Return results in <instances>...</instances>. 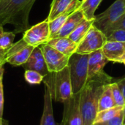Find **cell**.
Instances as JSON below:
<instances>
[{
    "mask_svg": "<svg viewBox=\"0 0 125 125\" xmlns=\"http://www.w3.org/2000/svg\"><path fill=\"white\" fill-rule=\"evenodd\" d=\"M103 0H83L79 7V10L83 12L86 20H94V12L97 9Z\"/></svg>",
    "mask_w": 125,
    "mask_h": 125,
    "instance_id": "20",
    "label": "cell"
},
{
    "mask_svg": "<svg viewBox=\"0 0 125 125\" xmlns=\"http://www.w3.org/2000/svg\"><path fill=\"white\" fill-rule=\"evenodd\" d=\"M123 114H124V125H125V105L123 108Z\"/></svg>",
    "mask_w": 125,
    "mask_h": 125,
    "instance_id": "34",
    "label": "cell"
},
{
    "mask_svg": "<svg viewBox=\"0 0 125 125\" xmlns=\"http://www.w3.org/2000/svg\"><path fill=\"white\" fill-rule=\"evenodd\" d=\"M81 4L80 0H53L47 20L51 21L65 12L72 13L79 8Z\"/></svg>",
    "mask_w": 125,
    "mask_h": 125,
    "instance_id": "11",
    "label": "cell"
},
{
    "mask_svg": "<svg viewBox=\"0 0 125 125\" xmlns=\"http://www.w3.org/2000/svg\"><path fill=\"white\" fill-rule=\"evenodd\" d=\"M52 97L48 89L45 87L44 105L40 125H57L53 116Z\"/></svg>",
    "mask_w": 125,
    "mask_h": 125,
    "instance_id": "17",
    "label": "cell"
},
{
    "mask_svg": "<svg viewBox=\"0 0 125 125\" xmlns=\"http://www.w3.org/2000/svg\"><path fill=\"white\" fill-rule=\"evenodd\" d=\"M0 125H7V122L3 120V119H0Z\"/></svg>",
    "mask_w": 125,
    "mask_h": 125,
    "instance_id": "33",
    "label": "cell"
},
{
    "mask_svg": "<svg viewBox=\"0 0 125 125\" xmlns=\"http://www.w3.org/2000/svg\"><path fill=\"white\" fill-rule=\"evenodd\" d=\"M116 83H117L119 87L120 88V89L122 90V93H123V95H124V97H125V76L124 78H122L118 80V81H116Z\"/></svg>",
    "mask_w": 125,
    "mask_h": 125,
    "instance_id": "30",
    "label": "cell"
},
{
    "mask_svg": "<svg viewBox=\"0 0 125 125\" xmlns=\"http://www.w3.org/2000/svg\"><path fill=\"white\" fill-rule=\"evenodd\" d=\"M46 43L68 56H71L74 53H75L78 47V44L72 41L69 37L52 38Z\"/></svg>",
    "mask_w": 125,
    "mask_h": 125,
    "instance_id": "16",
    "label": "cell"
},
{
    "mask_svg": "<svg viewBox=\"0 0 125 125\" xmlns=\"http://www.w3.org/2000/svg\"><path fill=\"white\" fill-rule=\"evenodd\" d=\"M111 83L108 84L105 87L103 92L101 94V97L99 100V104H98V112L104 111V110H107L109 108H112L116 106L112 92H111V89L110 86Z\"/></svg>",
    "mask_w": 125,
    "mask_h": 125,
    "instance_id": "19",
    "label": "cell"
},
{
    "mask_svg": "<svg viewBox=\"0 0 125 125\" xmlns=\"http://www.w3.org/2000/svg\"><path fill=\"white\" fill-rule=\"evenodd\" d=\"M85 18L83 12L81 10L78 9L77 10L72 12L66 20L64 26L60 29V31L56 34L53 37H68L71 32L77 27V26Z\"/></svg>",
    "mask_w": 125,
    "mask_h": 125,
    "instance_id": "15",
    "label": "cell"
},
{
    "mask_svg": "<svg viewBox=\"0 0 125 125\" xmlns=\"http://www.w3.org/2000/svg\"><path fill=\"white\" fill-rule=\"evenodd\" d=\"M45 87H46L52 97V100L64 103L73 96L72 85L68 66L59 72L49 73L43 78Z\"/></svg>",
    "mask_w": 125,
    "mask_h": 125,
    "instance_id": "3",
    "label": "cell"
},
{
    "mask_svg": "<svg viewBox=\"0 0 125 125\" xmlns=\"http://www.w3.org/2000/svg\"><path fill=\"white\" fill-rule=\"evenodd\" d=\"M113 78L104 71L89 78L80 92V108L82 125H94L98 113V104L105 87L112 83Z\"/></svg>",
    "mask_w": 125,
    "mask_h": 125,
    "instance_id": "1",
    "label": "cell"
},
{
    "mask_svg": "<svg viewBox=\"0 0 125 125\" xmlns=\"http://www.w3.org/2000/svg\"><path fill=\"white\" fill-rule=\"evenodd\" d=\"M109 61L105 56L102 49L89 54L88 79L103 72L104 67Z\"/></svg>",
    "mask_w": 125,
    "mask_h": 125,
    "instance_id": "14",
    "label": "cell"
},
{
    "mask_svg": "<svg viewBox=\"0 0 125 125\" xmlns=\"http://www.w3.org/2000/svg\"><path fill=\"white\" fill-rule=\"evenodd\" d=\"M115 29H125V13L116 21L115 22L113 25H111L105 32H108L112 30H115Z\"/></svg>",
    "mask_w": 125,
    "mask_h": 125,
    "instance_id": "28",
    "label": "cell"
},
{
    "mask_svg": "<svg viewBox=\"0 0 125 125\" xmlns=\"http://www.w3.org/2000/svg\"><path fill=\"white\" fill-rule=\"evenodd\" d=\"M36 0H0V26H14V33L29 29V16Z\"/></svg>",
    "mask_w": 125,
    "mask_h": 125,
    "instance_id": "2",
    "label": "cell"
},
{
    "mask_svg": "<svg viewBox=\"0 0 125 125\" xmlns=\"http://www.w3.org/2000/svg\"></svg>",
    "mask_w": 125,
    "mask_h": 125,
    "instance_id": "38",
    "label": "cell"
},
{
    "mask_svg": "<svg viewBox=\"0 0 125 125\" xmlns=\"http://www.w3.org/2000/svg\"><path fill=\"white\" fill-rule=\"evenodd\" d=\"M111 92L116 103V106H122L124 107L125 105V100L123 95V93L122 92V90L120 89V88L119 87L118 84L116 82H112L111 84Z\"/></svg>",
    "mask_w": 125,
    "mask_h": 125,
    "instance_id": "24",
    "label": "cell"
},
{
    "mask_svg": "<svg viewBox=\"0 0 125 125\" xmlns=\"http://www.w3.org/2000/svg\"><path fill=\"white\" fill-rule=\"evenodd\" d=\"M4 73V65H1V66H0V84L2 83V79H3Z\"/></svg>",
    "mask_w": 125,
    "mask_h": 125,
    "instance_id": "32",
    "label": "cell"
},
{
    "mask_svg": "<svg viewBox=\"0 0 125 125\" xmlns=\"http://www.w3.org/2000/svg\"><path fill=\"white\" fill-rule=\"evenodd\" d=\"M4 31V29H3V26H0V34L2 33Z\"/></svg>",
    "mask_w": 125,
    "mask_h": 125,
    "instance_id": "35",
    "label": "cell"
},
{
    "mask_svg": "<svg viewBox=\"0 0 125 125\" xmlns=\"http://www.w3.org/2000/svg\"><path fill=\"white\" fill-rule=\"evenodd\" d=\"M49 73H56L62 70L68 65L70 56L59 52L47 43L40 45Z\"/></svg>",
    "mask_w": 125,
    "mask_h": 125,
    "instance_id": "9",
    "label": "cell"
},
{
    "mask_svg": "<svg viewBox=\"0 0 125 125\" xmlns=\"http://www.w3.org/2000/svg\"><path fill=\"white\" fill-rule=\"evenodd\" d=\"M123 108L124 107L122 106H115L112 108H109L98 112L94 119V125L106 122L111 120V119L115 117L120 111H122L123 110Z\"/></svg>",
    "mask_w": 125,
    "mask_h": 125,
    "instance_id": "21",
    "label": "cell"
},
{
    "mask_svg": "<svg viewBox=\"0 0 125 125\" xmlns=\"http://www.w3.org/2000/svg\"><path fill=\"white\" fill-rule=\"evenodd\" d=\"M71 13L65 12L63 13L58 17H56L55 19L49 21V29H50V39L53 38L56 34L60 31V29L64 26L66 20L67 19L68 16Z\"/></svg>",
    "mask_w": 125,
    "mask_h": 125,
    "instance_id": "22",
    "label": "cell"
},
{
    "mask_svg": "<svg viewBox=\"0 0 125 125\" xmlns=\"http://www.w3.org/2000/svg\"><path fill=\"white\" fill-rule=\"evenodd\" d=\"M94 20H86L84 18L78 26L77 27L71 32V34L69 35V38L75 42L76 44H78L82 39L85 37V35L87 34L92 26L94 24Z\"/></svg>",
    "mask_w": 125,
    "mask_h": 125,
    "instance_id": "18",
    "label": "cell"
},
{
    "mask_svg": "<svg viewBox=\"0 0 125 125\" xmlns=\"http://www.w3.org/2000/svg\"><path fill=\"white\" fill-rule=\"evenodd\" d=\"M15 33L12 31H3L0 34V48L7 49L13 45Z\"/></svg>",
    "mask_w": 125,
    "mask_h": 125,
    "instance_id": "25",
    "label": "cell"
},
{
    "mask_svg": "<svg viewBox=\"0 0 125 125\" xmlns=\"http://www.w3.org/2000/svg\"><path fill=\"white\" fill-rule=\"evenodd\" d=\"M34 47L28 45L22 38L9 48L6 53L5 63L12 66H22L30 56Z\"/></svg>",
    "mask_w": 125,
    "mask_h": 125,
    "instance_id": "8",
    "label": "cell"
},
{
    "mask_svg": "<svg viewBox=\"0 0 125 125\" xmlns=\"http://www.w3.org/2000/svg\"><path fill=\"white\" fill-rule=\"evenodd\" d=\"M7 49L0 48V66L4 65L5 64V56Z\"/></svg>",
    "mask_w": 125,
    "mask_h": 125,
    "instance_id": "31",
    "label": "cell"
},
{
    "mask_svg": "<svg viewBox=\"0 0 125 125\" xmlns=\"http://www.w3.org/2000/svg\"><path fill=\"white\" fill-rule=\"evenodd\" d=\"M4 111V88L3 83L0 84V119H2Z\"/></svg>",
    "mask_w": 125,
    "mask_h": 125,
    "instance_id": "29",
    "label": "cell"
},
{
    "mask_svg": "<svg viewBox=\"0 0 125 125\" xmlns=\"http://www.w3.org/2000/svg\"><path fill=\"white\" fill-rule=\"evenodd\" d=\"M89 54L74 53L70 56L68 67L73 94L80 93L88 81Z\"/></svg>",
    "mask_w": 125,
    "mask_h": 125,
    "instance_id": "4",
    "label": "cell"
},
{
    "mask_svg": "<svg viewBox=\"0 0 125 125\" xmlns=\"http://www.w3.org/2000/svg\"></svg>",
    "mask_w": 125,
    "mask_h": 125,
    "instance_id": "39",
    "label": "cell"
},
{
    "mask_svg": "<svg viewBox=\"0 0 125 125\" xmlns=\"http://www.w3.org/2000/svg\"><path fill=\"white\" fill-rule=\"evenodd\" d=\"M107 37V41L125 42V29H115L104 33Z\"/></svg>",
    "mask_w": 125,
    "mask_h": 125,
    "instance_id": "26",
    "label": "cell"
},
{
    "mask_svg": "<svg viewBox=\"0 0 125 125\" xmlns=\"http://www.w3.org/2000/svg\"><path fill=\"white\" fill-rule=\"evenodd\" d=\"M106 42L105 34L93 24L85 37L78 44L75 53L90 54L94 51L102 49Z\"/></svg>",
    "mask_w": 125,
    "mask_h": 125,
    "instance_id": "6",
    "label": "cell"
},
{
    "mask_svg": "<svg viewBox=\"0 0 125 125\" xmlns=\"http://www.w3.org/2000/svg\"><path fill=\"white\" fill-rule=\"evenodd\" d=\"M22 38L28 45L34 48L46 43L50 40L49 21L46 18L29 28L23 32Z\"/></svg>",
    "mask_w": 125,
    "mask_h": 125,
    "instance_id": "7",
    "label": "cell"
},
{
    "mask_svg": "<svg viewBox=\"0 0 125 125\" xmlns=\"http://www.w3.org/2000/svg\"><path fill=\"white\" fill-rule=\"evenodd\" d=\"M24 78L28 83L31 85H37V84H40L43 81L44 76L40 73H39L38 72L29 70L25 71Z\"/></svg>",
    "mask_w": 125,
    "mask_h": 125,
    "instance_id": "23",
    "label": "cell"
},
{
    "mask_svg": "<svg viewBox=\"0 0 125 125\" xmlns=\"http://www.w3.org/2000/svg\"><path fill=\"white\" fill-rule=\"evenodd\" d=\"M122 64H125V60H124V62H122Z\"/></svg>",
    "mask_w": 125,
    "mask_h": 125,
    "instance_id": "37",
    "label": "cell"
},
{
    "mask_svg": "<svg viewBox=\"0 0 125 125\" xmlns=\"http://www.w3.org/2000/svg\"><path fill=\"white\" fill-rule=\"evenodd\" d=\"M102 51L109 62L122 63L125 59V42L107 41Z\"/></svg>",
    "mask_w": 125,
    "mask_h": 125,
    "instance_id": "13",
    "label": "cell"
},
{
    "mask_svg": "<svg viewBox=\"0 0 125 125\" xmlns=\"http://www.w3.org/2000/svg\"><path fill=\"white\" fill-rule=\"evenodd\" d=\"M25 70H34L44 77L49 73L40 46L35 47L26 62L22 65Z\"/></svg>",
    "mask_w": 125,
    "mask_h": 125,
    "instance_id": "12",
    "label": "cell"
},
{
    "mask_svg": "<svg viewBox=\"0 0 125 125\" xmlns=\"http://www.w3.org/2000/svg\"><path fill=\"white\" fill-rule=\"evenodd\" d=\"M60 125H82L80 108V93L73 94L64 103L63 119Z\"/></svg>",
    "mask_w": 125,
    "mask_h": 125,
    "instance_id": "10",
    "label": "cell"
},
{
    "mask_svg": "<svg viewBox=\"0 0 125 125\" xmlns=\"http://www.w3.org/2000/svg\"><path fill=\"white\" fill-rule=\"evenodd\" d=\"M95 125H105L104 123H99V124H95Z\"/></svg>",
    "mask_w": 125,
    "mask_h": 125,
    "instance_id": "36",
    "label": "cell"
},
{
    "mask_svg": "<svg viewBox=\"0 0 125 125\" xmlns=\"http://www.w3.org/2000/svg\"><path fill=\"white\" fill-rule=\"evenodd\" d=\"M105 125H124V114L123 110L120 111L115 117L111 119V120L103 122Z\"/></svg>",
    "mask_w": 125,
    "mask_h": 125,
    "instance_id": "27",
    "label": "cell"
},
{
    "mask_svg": "<svg viewBox=\"0 0 125 125\" xmlns=\"http://www.w3.org/2000/svg\"><path fill=\"white\" fill-rule=\"evenodd\" d=\"M125 13V0H116L105 12L95 15L94 26L103 32Z\"/></svg>",
    "mask_w": 125,
    "mask_h": 125,
    "instance_id": "5",
    "label": "cell"
}]
</instances>
